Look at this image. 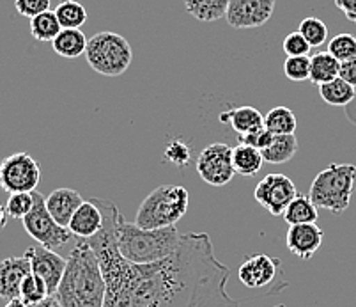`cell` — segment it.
<instances>
[{
    "label": "cell",
    "instance_id": "cell-39",
    "mask_svg": "<svg viewBox=\"0 0 356 307\" xmlns=\"http://www.w3.org/2000/svg\"><path fill=\"white\" fill-rule=\"evenodd\" d=\"M335 6L351 24H356V0H335Z\"/></svg>",
    "mask_w": 356,
    "mask_h": 307
},
{
    "label": "cell",
    "instance_id": "cell-30",
    "mask_svg": "<svg viewBox=\"0 0 356 307\" xmlns=\"http://www.w3.org/2000/svg\"><path fill=\"white\" fill-rule=\"evenodd\" d=\"M328 54H332L339 63L356 59V38L348 32L337 34L328 41Z\"/></svg>",
    "mask_w": 356,
    "mask_h": 307
},
{
    "label": "cell",
    "instance_id": "cell-41",
    "mask_svg": "<svg viewBox=\"0 0 356 307\" xmlns=\"http://www.w3.org/2000/svg\"><path fill=\"white\" fill-rule=\"evenodd\" d=\"M6 224H8V213H6V206L0 203V231L6 228Z\"/></svg>",
    "mask_w": 356,
    "mask_h": 307
},
{
    "label": "cell",
    "instance_id": "cell-37",
    "mask_svg": "<svg viewBox=\"0 0 356 307\" xmlns=\"http://www.w3.org/2000/svg\"><path fill=\"white\" fill-rule=\"evenodd\" d=\"M51 0H15V9L25 18H34L50 9Z\"/></svg>",
    "mask_w": 356,
    "mask_h": 307
},
{
    "label": "cell",
    "instance_id": "cell-2",
    "mask_svg": "<svg viewBox=\"0 0 356 307\" xmlns=\"http://www.w3.org/2000/svg\"><path fill=\"white\" fill-rule=\"evenodd\" d=\"M55 297L63 307H105L106 284L95 251L86 240L76 242Z\"/></svg>",
    "mask_w": 356,
    "mask_h": 307
},
{
    "label": "cell",
    "instance_id": "cell-20",
    "mask_svg": "<svg viewBox=\"0 0 356 307\" xmlns=\"http://www.w3.org/2000/svg\"><path fill=\"white\" fill-rule=\"evenodd\" d=\"M262 166H264V158L259 150L247 146V144H238L232 148V167H234L236 174L247 178L255 176Z\"/></svg>",
    "mask_w": 356,
    "mask_h": 307
},
{
    "label": "cell",
    "instance_id": "cell-14",
    "mask_svg": "<svg viewBox=\"0 0 356 307\" xmlns=\"http://www.w3.org/2000/svg\"><path fill=\"white\" fill-rule=\"evenodd\" d=\"M277 265L278 261L268 254H254L243 261L238 270V277L250 290H261L275 281Z\"/></svg>",
    "mask_w": 356,
    "mask_h": 307
},
{
    "label": "cell",
    "instance_id": "cell-13",
    "mask_svg": "<svg viewBox=\"0 0 356 307\" xmlns=\"http://www.w3.org/2000/svg\"><path fill=\"white\" fill-rule=\"evenodd\" d=\"M325 233L317 224L289 226L286 235V245L291 254L300 260H312L316 252L321 249Z\"/></svg>",
    "mask_w": 356,
    "mask_h": 307
},
{
    "label": "cell",
    "instance_id": "cell-29",
    "mask_svg": "<svg viewBox=\"0 0 356 307\" xmlns=\"http://www.w3.org/2000/svg\"><path fill=\"white\" fill-rule=\"evenodd\" d=\"M298 32L309 41V45L312 48L321 47V45H325L326 40H328V27H326L325 22L316 18V16L303 18Z\"/></svg>",
    "mask_w": 356,
    "mask_h": 307
},
{
    "label": "cell",
    "instance_id": "cell-31",
    "mask_svg": "<svg viewBox=\"0 0 356 307\" xmlns=\"http://www.w3.org/2000/svg\"><path fill=\"white\" fill-rule=\"evenodd\" d=\"M47 297H50V292H48V286L41 277H38L35 274H29L25 277L24 284H22V292L20 299L24 300L27 306H32V304H38L41 300H44Z\"/></svg>",
    "mask_w": 356,
    "mask_h": 307
},
{
    "label": "cell",
    "instance_id": "cell-8",
    "mask_svg": "<svg viewBox=\"0 0 356 307\" xmlns=\"http://www.w3.org/2000/svg\"><path fill=\"white\" fill-rule=\"evenodd\" d=\"M40 182V162L32 155L18 151L0 162V187L8 194L35 192Z\"/></svg>",
    "mask_w": 356,
    "mask_h": 307
},
{
    "label": "cell",
    "instance_id": "cell-21",
    "mask_svg": "<svg viewBox=\"0 0 356 307\" xmlns=\"http://www.w3.org/2000/svg\"><path fill=\"white\" fill-rule=\"evenodd\" d=\"M184 8L193 18L199 22L209 24L220 18H225L231 0H183Z\"/></svg>",
    "mask_w": 356,
    "mask_h": 307
},
{
    "label": "cell",
    "instance_id": "cell-19",
    "mask_svg": "<svg viewBox=\"0 0 356 307\" xmlns=\"http://www.w3.org/2000/svg\"><path fill=\"white\" fill-rule=\"evenodd\" d=\"M87 43L89 40L80 29H63L59 36L51 41V47L57 56L64 59H76L80 56H86Z\"/></svg>",
    "mask_w": 356,
    "mask_h": 307
},
{
    "label": "cell",
    "instance_id": "cell-11",
    "mask_svg": "<svg viewBox=\"0 0 356 307\" xmlns=\"http://www.w3.org/2000/svg\"><path fill=\"white\" fill-rule=\"evenodd\" d=\"M277 0H231L225 20L232 29L262 27L273 16Z\"/></svg>",
    "mask_w": 356,
    "mask_h": 307
},
{
    "label": "cell",
    "instance_id": "cell-18",
    "mask_svg": "<svg viewBox=\"0 0 356 307\" xmlns=\"http://www.w3.org/2000/svg\"><path fill=\"white\" fill-rule=\"evenodd\" d=\"M220 121L229 125L238 135H247L264 126V116L255 107L245 105L220 114Z\"/></svg>",
    "mask_w": 356,
    "mask_h": 307
},
{
    "label": "cell",
    "instance_id": "cell-10",
    "mask_svg": "<svg viewBox=\"0 0 356 307\" xmlns=\"http://www.w3.org/2000/svg\"><path fill=\"white\" fill-rule=\"evenodd\" d=\"M296 196L298 190L293 180L280 173L266 174L257 183L254 192L255 201L262 208H266L273 217H282Z\"/></svg>",
    "mask_w": 356,
    "mask_h": 307
},
{
    "label": "cell",
    "instance_id": "cell-32",
    "mask_svg": "<svg viewBox=\"0 0 356 307\" xmlns=\"http://www.w3.org/2000/svg\"><path fill=\"white\" fill-rule=\"evenodd\" d=\"M34 206V192H16L9 194V199L6 203V213L8 219H16V221H24L29 212Z\"/></svg>",
    "mask_w": 356,
    "mask_h": 307
},
{
    "label": "cell",
    "instance_id": "cell-33",
    "mask_svg": "<svg viewBox=\"0 0 356 307\" xmlns=\"http://www.w3.org/2000/svg\"><path fill=\"white\" fill-rule=\"evenodd\" d=\"M163 158L168 164H172V166L179 167V169H184V167L188 166V162L192 160V148L184 141H181V139H174V141H170L165 146Z\"/></svg>",
    "mask_w": 356,
    "mask_h": 307
},
{
    "label": "cell",
    "instance_id": "cell-40",
    "mask_svg": "<svg viewBox=\"0 0 356 307\" xmlns=\"http://www.w3.org/2000/svg\"><path fill=\"white\" fill-rule=\"evenodd\" d=\"M29 307H63V306H60V304H59L57 297L50 295V297H47V299H44V300H41V302L32 304V306H29Z\"/></svg>",
    "mask_w": 356,
    "mask_h": 307
},
{
    "label": "cell",
    "instance_id": "cell-9",
    "mask_svg": "<svg viewBox=\"0 0 356 307\" xmlns=\"http://www.w3.org/2000/svg\"><path fill=\"white\" fill-rule=\"evenodd\" d=\"M195 167L204 183L211 187L227 185L236 174L232 167V148L225 142H213L200 151Z\"/></svg>",
    "mask_w": 356,
    "mask_h": 307
},
{
    "label": "cell",
    "instance_id": "cell-34",
    "mask_svg": "<svg viewBox=\"0 0 356 307\" xmlns=\"http://www.w3.org/2000/svg\"><path fill=\"white\" fill-rule=\"evenodd\" d=\"M284 73L291 82H305L310 79V57H286Z\"/></svg>",
    "mask_w": 356,
    "mask_h": 307
},
{
    "label": "cell",
    "instance_id": "cell-36",
    "mask_svg": "<svg viewBox=\"0 0 356 307\" xmlns=\"http://www.w3.org/2000/svg\"><path fill=\"white\" fill-rule=\"evenodd\" d=\"M275 135L271 134L270 130H268L266 126H262V128H259V130L252 132V134H247V135H239V144H247V146L250 148H255V150L262 151L266 150L268 146L271 144V141H273Z\"/></svg>",
    "mask_w": 356,
    "mask_h": 307
},
{
    "label": "cell",
    "instance_id": "cell-16",
    "mask_svg": "<svg viewBox=\"0 0 356 307\" xmlns=\"http://www.w3.org/2000/svg\"><path fill=\"white\" fill-rule=\"evenodd\" d=\"M103 222L105 219H103L102 208L95 199H89V201H83L80 208L74 212L67 229L73 237L80 238V240H89L102 231Z\"/></svg>",
    "mask_w": 356,
    "mask_h": 307
},
{
    "label": "cell",
    "instance_id": "cell-38",
    "mask_svg": "<svg viewBox=\"0 0 356 307\" xmlns=\"http://www.w3.org/2000/svg\"><path fill=\"white\" fill-rule=\"evenodd\" d=\"M339 77L349 84V86L356 87V59L346 61L341 63V70H339Z\"/></svg>",
    "mask_w": 356,
    "mask_h": 307
},
{
    "label": "cell",
    "instance_id": "cell-15",
    "mask_svg": "<svg viewBox=\"0 0 356 307\" xmlns=\"http://www.w3.org/2000/svg\"><path fill=\"white\" fill-rule=\"evenodd\" d=\"M31 274V261L25 256H11L0 261V299H20L22 284Z\"/></svg>",
    "mask_w": 356,
    "mask_h": 307
},
{
    "label": "cell",
    "instance_id": "cell-25",
    "mask_svg": "<svg viewBox=\"0 0 356 307\" xmlns=\"http://www.w3.org/2000/svg\"><path fill=\"white\" fill-rule=\"evenodd\" d=\"M319 95L323 102L332 107H348L355 100L356 87L349 86L341 77L330 80V82L319 86Z\"/></svg>",
    "mask_w": 356,
    "mask_h": 307
},
{
    "label": "cell",
    "instance_id": "cell-6",
    "mask_svg": "<svg viewBox=\"0 0 356 307\" xmlns=\"http://www.w3.org/2000/svg\"><path fill=\"white\" fill-rule=\"evenodd\" d=\"M86 59L89 66L103 77L122 75L134 61V48L124 36L103 31L87 43Z\"/></svg>",
    "mask_w": 356,
    "mask_h": 307
},
{
    "label": "cell",
    "instance_id": "cell-5",
    "mask_svg": "<svg viewBox=\"0 0 356 307\" xmlns=\"http://www.w3.org/2000/svg\"><path fill=\"white\" fill-rule=\"evenodd\" d=\"M356 183V166L353 164H330L314 178L309 197L317 208L341 215L351 205Z\"/></svg>",
    "mask_w": 356,
    "mask_h": 307
},
{
    "label": "cell",
    "instance_id": "cell-17",
    "mask_svg": "<svg viewBox=\"0 0 356 307\" xmlns=\"http://www.w3.org/2000/svg\"><path fill=\"white\" fill-rule=\"evenodd\" d=\"M82 203V196L76 190L66 189V187L55 189L54 192L48 194V197H44V205H47L48 212L54 217V221L63 228L70 226L74 212L80 208Z\"/></svg>",
    "mask_w": 356,
    "mask_h": 307
},
{
    "label": "cell",
    "instance_id": "cell-1",
    "mask_svg": "<svg viewBox=\"0 0 356 307\" xmlns=\"http://www.w3.org/2000/svg\"><path fill=\"white\" fill-rule=\"evenodd\" d=\"M95 201L105 222L102 231L86 242L105 277V307H239L227 293L231 270L215 256L208 233L181 235L177 251L156 263H129L115 235L121 212L108 199Z\"/></svg>",
    "mask_w": 356,
    "mask_h": 307
},
{
    "label": "cell",
    "instance_id": "cell-42",
    "mask_svg": "<svg viewBox=\"0 0 356 307\" xmlns=\"http://www.w3.org/2000/svg\"><path fill=\"white\" fill-rule=\"evenodd\" d=\"M4 307H29V306L22 299H15V300H9Z\"/></svg>",
    "mask_w": 356,
    "mask_h": 307
},
{
    "label": "cell",
    "instance_id": "cell-7",
    "mask_svg": "<svg viewBox=\"0 0 356 307\" xmlns=\"http://www.w3.org/2000/svg\"><path fill=\"white\" fill-rule=\"evenodd\" d=\"M22 224L29 237L34 238L41 247L51 249V251L63 247L73 238L70 229L63 228L54 221V217L50 215L44 205V197L38 190L34 192V206L22 221Z\"/></svg>",
    "mask_w": 356,
    "mask_h": 307
},
{
    "label": "cell",
    "instance_id": "cell-3",
    "mask_svg": "<svg viewBox=\"0 0 356 307\" xmlns=\"http://www.w3.org/2000/svg\"><path fill=\"white\" fill-rule=\"evenodd\" d=\"M118 245L122 258L129 263L149 265L165 260L177 251L181 235L176 226L163 229H144L135 222H126L119 213L115 224Z\"/></svg>",
    "mask_w": 356,
    "mask_h": 307
},
{
    "label": "cell",
    "instance_id": "cell-28",
    "mask_svg": "<svg viewBox=\"0 0 356 307\" xmlns=\"http://www.w3.org/2000/svg\"><path fill=\"white\" fill-rule=\"evenodd\" d=\"M54 11L63 29H80L87 22V9L76 0H64Z\"/></svg>",
    "mask_w": 356,
    "mask_h": 307
},
{
    "label": "cell",
    "instance_id": "cell-22",
    "mask_svg": "<svg viewBox=\"0 0 356 307\" xmlns=\"http://www.w3.org/2000/svg\"><path fill=\"white\" fill-rule=\"evenodd\" d=\"M282 217L289 226L316 224L317 219H319V212H317V206L314 205L309 196L298 194Z\"/></svg>",
    "mask_w": 356,
    "mask_h": 307
},
{
    "label": "cell",
    "instance_id": "cell-27",
    "mask_svg": "<svg viewBox=\"0 0 356 307\" xmlns=\"http://www.w3.org/2000/svg\"><path fill=\"white\" fill-rule=\"evenodd\" d=\"M60 31L63 25L51 9L31 18V34L35 41H54Z\"/></svg>",
    "mask_w": 356,
    "mask_h": 307
},
{
    "label": "cell",
    "instance_id": "cell-23",
    "mask_svg": "<svg viewBox=\"0 0 356 307\" xmlns=\"http://www.w3.org/2000/svg\"><path fill=\"white\" fill-rule=\"evenodd\" d=\"M341 63L328 54V52H317L316 56L310 57V82L314 86H323L330 80L339 77Z\"/></svg>",
    "mask_w": 356,
    "mask_h": 307
},
{
    "label": "cell",
    "instance_id": "cell-4",
    "mask_svg": "<svg viewBox=\"0 0 356 307\" xmlns=\"http://www.w3.org/2000/svg\"><path fill=\"white\" fill-rule=\"evenodd\" d=\"M188 190L181 185H161L147 194L135 215V224L144 229L172 228L186 215Z\"/></svg>",
    "mask_w": 356,
    "mask_h": 307
},
{
    "label": "cell",
    "instance_id": "cell-26",
    "mask_svg": "<svg viewBox=\"0 0 356 307\" xmlns=\"http://www.w3.org/2000/svg\"><path fill=\"white\" fill-rule=\"evenodd\" d=\"M264 126L273 135H293L296 132V116L287 107H273L264 116Z\"/></svg>",
    "mask_w": 356,
    "mask_h": 307
},
{
    "label": "cell",
    "instance_id": "cell-24",
    "mask_svg": "<svg viewBox=\"0 0 356 307\" xmlns=\"http://www.w3.org/2000/svg\"><path fill=\"white\" fill-rule=\"evenodd\" d=\"M298 151V139L293 135H275L270 146L262 150L261 155L264 162L271 166H280L286 164L296 155Z\"/></svg>",
    "mask_w": 356,
    "mask_h": 307
},
{
    "label": "cell",
    "instance_id": "cell-35",
    "mask_svg": "<svg viewBox=\"0 0 356 307\" xmlns=\"http://www.w3.org/2000/svg\"><path fill=\"white\" fill-rule=\"evenodd\" d=\"M284 54L287 57H302L309 56V52L312 50V47L309 45V41L303 38L300 32H289L284 40Z\"/></svg>",
    "mask_w": 356,
    "mask_h": 307
},
{
    "label": "cell",
    "instance_id": "cell-12",
    "mask_svg": "<svg viewBox=\"0 0 356 307\" xmlns=\"http://www.w3.org/2000/svg\"><path fill=\"white\" fill-rule=\"evenodd\" d=\"M25 256L31 261V272L47 283L50 295H55L59 288L60 279L66 270L67 258H63L55 251L47 247H29L25 251Z\"/></svg>",
    "mask_w": 356,
    "mask_h": 307
}]
</instances>
